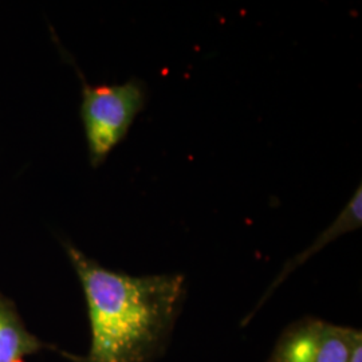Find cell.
<instances>
[{
	"label": "cell",
	"instance_id": "7a4b0ae2",
	"mask_svg": "<svg viewBox=\"0 0 362 362\" xmlns=\"http://www.w3.org/2000/svg\"><path fill=\"white\" fill-rule=\"evenodd\" d=\"M145 100V86L139 79L103 86L83 82L81 118L93 167L101 165L125 139L134 118L143 110Z\"/></svg>",
	"mask_w": 362,
	"mask_h": 362
},
{
	"label": "cell",
	"instance_id": "3957f363",
	"mask_svg": "<svg viewBox=\"0 0 362 362\" xmlns=\"http://www.w3.org/2000/svg\"><path fill=\"white\" fill-rule=\"evenodd\" d=\"M361 330L306 317L287 326L269 362H349Z\"/></svg>",
	"mask_w": 362,
	"mask_h": 362
},
{
	"label": "cell",
	"instance_id": "6da1fadb",
	"mask_svg": "<svg viewBox=\"0 0 362 362\" xmlns=\"http://www.w3.org/2000/svg\"><path fill=\"white\" fill-rule=\"evenodd\" d=\"M64 247L86 300L90 348L86 356L59 354L71 362H155L180 315L185 276H133L106 269L71 243Z\"/></svg>",
	"mask_w": 362,
	"mask_h": 362
},
{
	"label": "cell",
	"instance_id": "5b68a950",
	"mask_svg": "<svg viewBox=\"0 0 362 362\" xmlns=\"http://www.w3.org/2000/svg\"><path fill=\"white\" fill-rule=\"evenodd\" d=\"M361 184H360L358 188L356 189V192L350 197L348 206L341 211V214H339L338 218L330 224V227H329L327 230H325L324 233H321V235L317 238V240H315L309 248H306L305 251H302L300 254H298L297 257H294V258L291 259V260H288V262L286 263L285 266H284V269H282V272H279V275L275 278V281L270 285L269 290L266 291V294L259 300L257 308L247 315L245 324H247V322L254 317V314H255V313L260 309V306L270 298L272 293L275 291V288H276L278 286L282 285V282L285 281L286 278H287L291 272H294V270H297L299 266H302L306 260H309L311 257H314L318 251H321V250L327 246L330 242L336 240L339 236H342V235H345V233L354 231V230H357V228L361 227Z\"/></svg>",
	"mask_w": 362,
	"mask_h": 362
},
{
	"label": "cell",
	"instance_id": "8992f818",
	"mask_svg": "<svg viewBox=\"0 0 362 362\" xmlns=\"http://www.w3.org/2000/svg\"><path fill=\"white\" fill-rule=\"evenodd\" d=\"M349 362H362V339L358 341L351 351Z\"/></svg>",
	"mask_w": 362,
	"mask_h": 362
},
{
	"label": "cell",
	"instance_id": "277c9868",
	"mask_svg": "<svg viewBox=\"0 0 362 362\" xmlns=\"http://www.w3.org/2000/svg\"><path fill=\"white\" fill-rule=\"evenodd\" d=\"M45 350L61 351L31 333L13 300L0 293V362H26Z\"/></svg>",
	"mask_w": 362,
	"mask_h": 362
}]
</instances>
